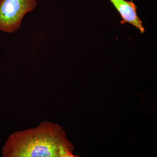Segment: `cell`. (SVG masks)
I'll return each instance as SVG.
<instances>
[{
	"label": "cell",
	"instance_id": "obj_1",
	"mask_svg": "<svg viewBox=\"0 0 157 157\" xmlns=\"http://www.w3.org/2000/svg\"><path fill=\"white\" fill-rule=\"evenodd\" d=\"M74 149L62 127L45 121L11 134L2 154L5 157H74Z\"/></svg>",
	"mask_w": 157,
	"mask_h": 157
},
{
	"label": "cell",
	"instance_id": "obj_2",
	"mask_svg": "<svg viewBox=\"0 0 157 157\" xmlns=\"http://www.w3.org/2000/svg\"><path fill=\"white\" fill-rule=\"evenodd\" d=\"M37 5L36 0H0V30L8 33L17 31L25 14Z\"/></svg>",
	"mask_w": 157,
	"mask_h": 157
},
{
	"label": "cell",
	"instance_id": "obj_3",
	"mask_svg": "<svg viewBox=\"0 0 157 157\" xmlns=\"http://www.w3.org/2000/svg\"><path fill=\"white\" fill-rule=\"evenodd\" d=\"M121 17V23H128L139 30L141 33L144 32L142 22L137 15V7L133 1L126 0H109Z\"/></svg>",
	"mask_w": 157,
	"mask_h": 157
}]
</instances>
